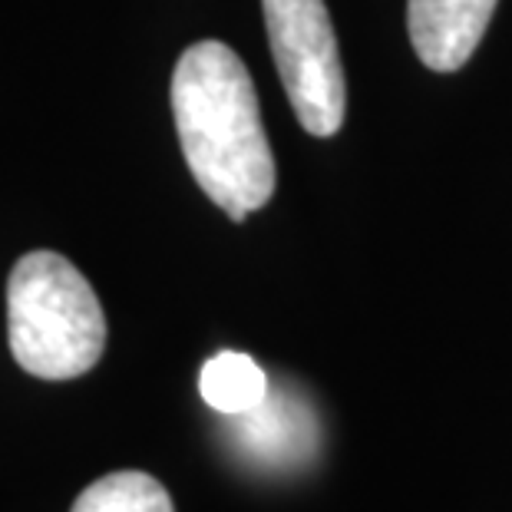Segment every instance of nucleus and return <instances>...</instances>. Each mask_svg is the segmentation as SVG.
Masks as SVG:
<instances>
[{
    "instance_id": "nucleus-1",
    "label": "nucleus",
    "mask_w": 512,
    "mask_h": 512,
    "mask_svg": "<svg viewBox=\"0 0 512 512\" xmlns=\"http://www.w3.org/2000/svg\"><path fill=\"white\" fill-rule=\"evenodd\" d=\"M172 116L185 166L232 222H245L278 185L255 83L232 47L192 43L172 73Z\"/></svg>"
},
{
    "instance_id": "nucleus-2",
    "label": "nucleus",
    "mask_w": 512,
    "mask_h": 512,
    "mask_svg": "<svg viewBox=\"0 0 512 512\" xmlns=\"http://www.w3.org/2000/svg\"><path fill=\"white\" fill-rule=\"evenodd\" d=\"M7 328L14 361L40 380L83 377L106 347L100 298L57 252H30L10 271Z\"/></svg>"
},
{
    "instance_id": "nucleus-3",
    "label": "nucleus",
    "mask_w": 512,
    "mask_h": 512,
    "mask_svg": "<svg viewBox=\"0 0 512 512\" xmlns=\"http://www.w3.org/2000/svg\"><path fill=\"white\" fill-rule=\"evenodd\" d=\"M271 57L301 129L334 136L344 126L347 83L324 0H261Z\"/></svg>"
},
{
    "instance_id": "nucleus-4",
    "label": "nucleus",
    "mask_w": 512,
    "mask_h": 512,
    "mask_svg": "<svg viewBox=\"0 0 512 512\" xmlns=\"http://www.w3.org/2000/svg\"><path fill=\"white\" fill-rule=\"evenodd\" d=\"M496 0H407V27L417 57L433 73L460 70L483 40Z\"/></svg>"
},
{
    "instance_id": "nucleus-5",
    "label": "nucleus",
    "mask_w": 512,
    "mask_h": 512,
    "mask_svg": "<svg viewBox=\"0 0 512 512\" xmlns=\"http://www.w3.org/2000/svg\"><path fill=\"white\" fill-rule=\"evenodd\" d=\"M238 446L265 466H298L318 446V423L301 400L271 394L232 423Z\"/></svg>"
},
{
    "instance_id": "nucleus-6",
    "label": "nucleus",
    "mask_w": 512,
    "mask_h": 512,
    "mask_svg": "<svg viewBox=\"0 0 512 512\" xmlns=\"http://www.w3.org/2000/svg\"><path fill=\"white\" fill-rule=\"evenodd\" d=\"M268 374L261 370L248 354L222 351L205 361L199 374V394L212 410L225 413V417H238V413L255 410L261 400L268 397Z\"/></svg>"
},
{
    "instance_id": "nucleus-7",
    "label": "nucleus",
    "mask_w": 512,
    "mask_h": 512,
    "mask_svg": "<svg viewBox=\"0 0 512 512\" xmlns=\"http://www.w3.org/2000/svg\"><path fill=\"white\" fill-rule=\"evenodd\" d=\"M70 512H176V506L156 476L123 470L86 486Z\"/></svg>"
}]
</instances>
